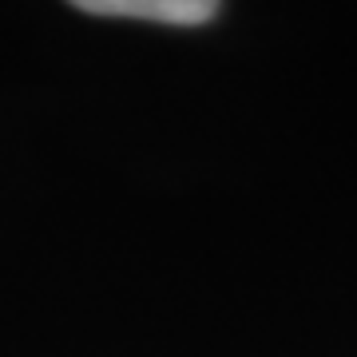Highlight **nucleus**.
<instances>
[{
	"mask_svg": "<svg viewBox=\"0 0 357 357\" xmlns=\"http://www.w3.org/2000/svg\"><path fill=\"white\" fill-rule=\"evenodd\" d=\"M76 8L91 16H128L159 24H206L218 16L215 0H79Z\"/></svg>",
	"mask_w": 357,
	"mask_h": 357,
	"instance_id": "nucleus-1",
	"label": "nucleus"
}]
</instances>
